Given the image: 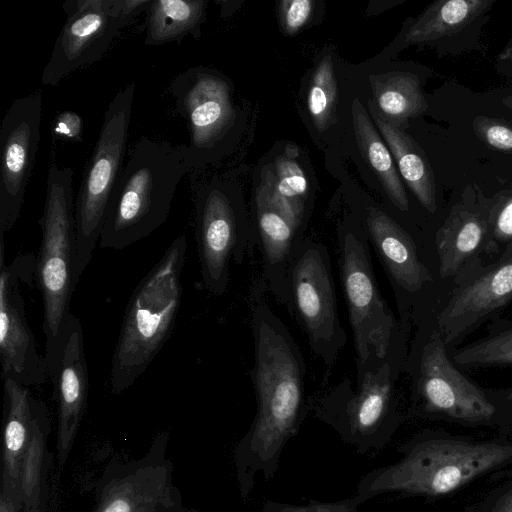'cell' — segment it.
Masks as SVG:
<instances>
[{
    "label": "cell",
    "mask_w": 512,
    "mask_h": 512,
    "mask_svg": "<svg viewBox=\"0 0 512 512\" xmlns=\"http://www.w3.org/2000/svg\"><path fill=\"white\" fill-rule=\"evenodd\" d=\"M351 114L355 138L363 159L378 178L394 207L400 212H408V196L394 158L358 98L352 101Z\"/></svg>",
    "instance_id": "obj_24"
},
{
    "label": "cell",
    "mask_w": 512,
    "mask_h": 512,
    "mask_svg": "<svg viewBox=\"0 0 512 512\" xmlns=\"http://www.w3.org/2000/svg\"><path fill=\"white\" fill-rule=\"evenodd\" d=\"M472 128L477 138L486 146L512 155V122L478 115L472 121Z\"/></svg>",
    "instance_id": "obj_34"
},
{
    "label": "cell",
    "mask_w": 512,
    "mask_h": 512,
    "mask_svg": "<svg viewBox=\"0 0 512 512\" xmlns=\"http://www.w3.org/2000/svg\"><path fill=\"white\" fill-rule=\"evenodd\" d=\"M261 281L249 293L254 342L251 378L256 395V414L235 447L234 463L240 495L247 500L255 477L271 480L288 441L295 436L309 409L306 366L300 347L287 326L265 299Z\"/></svg>",
    "instance_id": "obj_1"
},
{
    "label": "cell",
    "mask_w": 512,
    "mask_h": 512,
    "mask_svg": "<svg viewBox=\"0 0 512 512\" xmlns=\"http://www.w3.org/2000/svg\"><path fill=\"white\" fill-rule=\"evenodd\" d=\"M311 0H284L279 3V21L285 34L293 35L308 22L313 11Z\"/></svg>",
    "instance_id": "obj_36"
},
{
    "label": "cell",
    "mask_w": 512,
    "mask_h": 512,
    "mask_svg": "<svg viewBox=\"0 0 512 512\" xmlns=\"http://www.w3.org/2000/svg\"><path fill=\"white\" fill-rule=\"evenodd\" d=\"M206 4L205 0H152L146 10L144 44L149 46L181 41L188 34L199 38Z\"/></svg>",
    "instance_id": "obj_27"
},
{
    "label": "cell",
    "mask_w": 512,
    "mask_h": 512,
    "mask_svg": "<svg viewBox=\"0 0 512 512\" xmlns=\"http://www.w3.org/2000/svg\"><path fill=\"white\" fill-rule=\"evenodd\" d=\"M188 171L185 145L141 137L113 187L99 247L120 250L159 228Z\"/></svg>",
    "instance_id": "obj_4"
},
{
    "label": "cell",
    "mask_w": 512,
    "mask_h": 512,
    "mask_svg": "<svg viewBox=\"0 0 512 512\" xmlns=\"http://www.w3.org/2000/svg\"><path fill=\"white\" fill-rule=\"evenodd\" d=\"M83 121L73 111H63L56 115L51 124L54 139L66 142H78L82 138Z\"/></svg>",
    "instance_id": "obj_38"
},
{
    "label": "cell",
    "mask_w": 512,
    "mask_h": 512,
    "mask_svg": "<svg viewBox=\"0 0 512 512\" xmlns=\"http://www.w3.org/2000/svg\"><path fill=\"white\" fill-rule=\"evenodd\" d=\"M152 0H67V15L41 83L55 86L78 69L100 60L120 31Z\"/></svg>",
    "instance_id": "obj_12"
},
{
    "label": "cell",
    "mask_w": 512,
    "mask_h": 512,
    "mask_svg": "<svg viewBox=\"0 0 512 512\" xmlns=\"http://www.w3.org/2000/svg\"><path fill=\"white\" fill-rule=\"evenodd\" d=\"M256 243L261 255V279L282 305L290 302V266L302 243L301 229L289 209L262 182L255 197Z\"/></svg>",
    "instance_id": "obj_20"
},
{
    "label": "cell",
    "mask_w": 512,
    "mask_h": 512,
    "mask_svg": "<svg viewBox=\"0 0 512 512\" xmlns=\"http://www.w3.org/2000/svg\"><path fill=\"white\" fill-rule=\"evenodd\" d=\"M451 284L431 313L449 350L512 302V243L493 262H478Z\"/></svg>",
    "instance_id": "obj_13"
},
{
    "label": "cell",
    "mask_w": 512,
    "mask_h": 512,
    "mask_svg": "<svg viewBox=\"0 0 512 512\" xmlns=\"http://www.w3.org/2000/svg\"><path fill=\"white\" fill-rule=\"evenodd\" d=\"M19 508L3 494H0V512H18Z\"/></svg>",
    "instance_id": "obj_39"
},
{
    "label": "cell",
    "mask_w": 512,
    "mask_h": 512,
    "mask_svg": "<svg viewBox=\"0 0 512 512\" xmlns=\"http://www.w3.org/2000/svg\"><path fill=\"white\" fill-rule=\"evenodd\" d=\"M289 283L288 310L323 362L326 384L347 335L339 319L330 256L323 244L303 239L290 266Z\"/></svg>",
    "instance_id": "obj_10"
},
{
    "label": "cell",
    "mask_w": 512,
    "mask_h": 512,
    "mask_svg": "<svg viewBox=\"0 0 512 512\" xmlns=\"http://www.w3.org/2000/svg\"><path fill=\"white\" fill-rule=\"evenodd\" d=\"M4 382V450L2 490L19 509L22 504L21 468L30 440L35 416L42 401L35 398L28 387L13 379Z\"/></svg>",
    "instance_id": "obj_22"
},
{
    "label": "cell",
    "mask_w": 512,
    "mask_h": 512,
    "mask_svg": "<svg viewBox=\"0 0 512 512\" xmlns=\"http://www.w3.org/2000/svg\"><path fill=\"white\" fill-rule=\"evenodd\" d=\"M135 90V83L131 82L119 90L109 103L93 153L84 168L75 199V286L99 243L106 207L120 175Z\"/></svg>",
    "instance_id": "obj_8"
},
{
    "label": "cell",
    "mask_w": 512,
    "mask_h": 512,
    "mask_svg": "<svg viewBox=\"0 0 512 512\" xmlns=\"http://www.w3.org/2000/svg\"><path fill=\"white\" fill-rule=\"evenodd\" d=\"M416 326L403 369L410 379L406 418L494 427L493 404L452 361L431 314Z\"/></svg>",
    "instance_id": "obj_6"
},
{
    "label": "cell",
    "mask_w": 512,
    "mask_h": 512,
    "mask_svg": "<svg viewBox=\"0 0 512 512\" xmlns=\"http://www.w3.org/2000/svg\"><path fill=\"white\" fill-rule=\"evenodd\" d=\"M169 91L176 111L188 125V168H198L214 154L234 124L230 85L210 70L192 67L171 81Z\"/></svg>",
    "instance_id": "obj_15"
},
{
    "label": "cell",
    "mask_w": 512,
    "mask_h": 512,
    "mask_svg": "<svg viewBox=\"0 0 512 512\" xmlns=\"http://www.w3.org/2000/svg\"><path fill=\"white\" fill-rule=\"evenodd\" d=\"M44 358L58 408L57 448L62 465L80 427L89 385L83 329L71 312L56 333L46 338Z\"/></svg>",
    "instance_id": "obj_18"
},
{
    "label": "cell",
    "mask_w": 512,
    "mask_h": 512,
    "mask_svg": "<svg viewBox=\"0 0 512 512\" xmlns=\"http://www.w3.org/2000/svg\"><path fill=\"white\" fill-rule=\"evenodd\" d=\"M42 238L35 260V279L44 308L43 331L53 336L70 313L75 289L73 267L76 253L73 170L51 159L43 215Z\"/></svg>",
    "instance_id": "obj_7"
},
{
    "label": "cell",
    "mask_w": 512,
    "mask_h": 512,
    "mask_svg": "<svg viewBox=\"0 0 512 512\" xmlns=\"http://www.w3.org/2000/svg\"><path fill=\"white\" fill-rule=\"evenodd\" d=\"M498 59L501 61L512 62V38L506 47L500 52Z\"/></svg>",
    "instance_id": "obj_40"
},
{
    "label": "cell",
    "mask_w": 512,
    "mask_h": 512,
    "mask_svg": "<svg viewBox=\"0 0 512 512\" xmlns=\"http://www.w3.org/2000/svg\"><path fill=\"white\" fill-rule=\"evenodd\" d=\"M502 102L505 107H507L508 109H510L512 111V96H508V97L504 98Z\"/></svg>",
    "instance_id": "obj_41"
},
{
    "label": "cell",
    "mask_w": 512,
    "mask_h": 512,
    "mask_svg": "<svg viewBox=\"0 0 512 512\" xmlns=\"http://www.w3.org/2000/svg\"><path fill=\"white\" fill-rule=\"evenodd\" d=\"M366 501L368 500L358 494L334 502L309 500L306 504L297 505L266 500L261 512H361L359 507Z\"/></svg>",
    "instance_id": "obj_35"
},
{
    "label": "cell",
    "mask_w": 512,
    "mask_h": 512,
    "mask_svg": "<svg viewBox=\"0 0 512 512\" xmlns=\"http://www.w3.org/2000/svg\"><path fill=\"white\" fill-rule=\"evenodd\" d=\"M368 107L405 183L422 207L428 213H435V177L426 154L411 136L386 121L377 111L373 101L368 100Z\"/></svg>",
    "instance_id": "obj_23"
},
{
    "label": "cell",
    "mask_w": 512,
    "mask_h": 512,
    "mask_svg": "<svg viewBox=\"0 0 512 512\" xmlns=\"http://www.w3.org/2000/svg\"><path fill=\"white\" fill-rule=\"evenodd\" d=\"M489 234L485 253L500 255L512 243V183L488 198Z\"/></svg>",
    "instance_id": "obj_32"
},
{
    "label": "cell",
    "mask_w": 512,
    "mask_h": 512,
    "mask_svg": "<svg viewBox=\"0 0 512 512\" xmlns=\"http://www.w3.org/2000/svg\"><path fill=\"white\" fill-rule=\"evenodd\" d=\"M484 391L495 408L494 427L512 434V386Z\"/></svg>",
    "instance_id": "obj_37"
},
{
    "label": "cell",
    "mask_w": 512,
    "mask_h": 512,
    "mask_svg": "<svg viewBox=\"0 0 512 512\" xmlns=\"http://www.w3.org/2000/svg\"><path fill=\"white\" fill-rule=\"evenodd\" d=\"M494 0H438L426 7L404 36L407 44L453 35L490 10Z\"/></svg>",
    "instance_id": "obj_25"
},
{
    "label": "cell",
    "mask_w": 512,
    "mask_h": 512,
    "mask_svg": "<svg viewBox=\"0 0 512 512\" xmlns=\"http://www.w3.org/2000/svg\"><path fill=\"white\" fill-rule=\"evenodd\" d=\"M186 236L176 237L134 289L112 354L110 388L120 395L146 371L168 340L178 316Z\"/></svg>",
    "instance_id": "obj_5"
},
{
    "label": "cell",
    "mask_w": 512,
    "mask_h": 512,
    "mask_svg": "<svg viewBox=\"0 0 512 512\" xmlns=\"http://www.w3.org/2000/svg\"><path fill=\"white\" fill-rule=\"evenodd\" d=\"M486 334L449 352L461 368L512 367V318L491 319Z\"/></svg>",
    "instance_id": "obj_28"
},
{
    "label": "cell",
    "mask_w": 512,
    "mask_h": 512,
    "mask_svg": "<svg viewBox=\"0 0 512 512\" xmlns=\"http://www.w3.org/2000/svg\"><path fill=\"white\" fill-rule=\"evenodd\" d=\"M263 181L289 209L302 230L308 181L301 166L293 158L281 155L269 166Z\"/></svg>",
    "instance_id": "obj_29"
},
{
    "label": "cell",
    "mask_w": 512,
    "mask_h": 512,
    "mask_svg": "<svg viewBox=\"0 0 512 512\" xmlns=\"http://www.w3.org/2000/svg\"><path fill=\"white\" fill-rule=\"evenodd\" d=\"M4 238L0 240V364L2 379H13L29 387L48 379L45 358L38 350L29 327L20 285L35 278L31 253L4 261Z\"/></svg>",
    "instance_id": "obj_16"
},
{
    "label": "cell",
    "mask_w": 512,
    "mask_h": 512,
    "mask_svg": "<svg viewBox=\"0 0 512 512\" xmlns=\"http://www.w3.org/2000/svg\"><path fill=\"white\" fill-rule=\"evenodd\" d=\"M167 465H143L109 480L94 512H176Z\"/></svg>",
    "instance_id": "obj_21"
},
{
    "label": "cell",
    "mask_w": 512,
    "mask_h": 512,
    "mask_svg": "<svg viewBox=\"0 0 512 512\" xmlns=\"http://www.w3.org/2000/svg\"><path fill=\"white\" fill-rule=\"evenodd\" d=\"M410 328L400 321L385 357L369 358L356 368V388L344 378L310 398L313 416L332 427L360 455L375 457L383 451L406 419L396 384L404 369Z\"/></svg>",
    "instance_id": "obj_3"
},
{
    "label": "cell",
    "mask_w": 512,
    "mask_h": 512,
    "mask_svg": "<svg viewBox=\"0 0 512 512\" xmlns=\"http://www.w3.org/2000/svg\"><path fill=\"white\" fill-rule=\"evenodd\" d=\"M488 220V197L476 183H468L435 234L440 280L452 282L482 261L488 241Z\"/></svg>",
    "instance_id": "obj_19"
},
{
    "label": "cell",
    "mask_w": 512,
    "mask_h": 512,
    "mask_svg": "<svg viewBox=\"0 0 512 512\" xmlns=\"http://www.w3.org/2000/svg\"><path fill=\"white\" fill-rule=\"evenodd\" d=\"M337 240L339 276L358 368L369 358L385 357L400 321L380 293L361 224H341Z\"/></svg>",
    "instance_id": "obj_9"
},
{
    "label": "cell",
    "mask_w": 512,
    "mask_h": 512,
    "mask_svg": "<svg viewBox=\"0 0 512 512\" xmlns=\"http://www.w3.org/2000/svg\"><path fill=\"white\" fill-rule=\"evenodd\" d=\"M42 95L15 99L0 127V235L18 220L40 142Z\"/></svg>",
    "instance_id": "obj_17"
},
{
    "label": "cell",
    "mask_w": 512,
    "mask_h": 512,
    "mask_svg": "<svg viewBox=\"0 0 512 512\" xmlns=\"http://www.w3.org/2000/svg\"><path fill=\"white\" fill-rule=\"evenodd\" d=\"M49 429V414L44 402L35 416L30 440L21 468V496L26 509L38 508L44 444Z\"/></svg>",
    "instance_id": "obj_30"
},
{
    "label": "cell",
    "mask_w": 512,
    "mask_h": 512,
    "mask_svg": "<svg viewBox=\"0 0 512 512\" xmlns=\"http://www.w3.org/2000/svg\"><path fill=\"white\" fill-rule=\"evenodd\" d=\"M369 81L377 111L395 127L402 129L410 118L419 116L428 108L419 78L412 73L370 75Z\"/></svg>",
    "instance_id": "obj_26"
},
{
    "label": "cell",
    "mask_w": 512,
    "mask_h": 512,
    "mask_svg": "<svg viewBox=\"0 0 512 512\" xmlns=\"http://www.w3.org/2000/svg\"><path fill=\"white\" fill-rule=\"evenodd\" d=\"M361 226L392 287L399 317L411 327L438 302L436 276L415 237L390 214L368 206Z\"/></svg>",
    "instance_id": "obj_11"
},
{
    "label": "cell",
    "mask_w": 512,
    "mask_h": 512,
    "mask_svg": "<svg viewBox=\"0 0 512 512\" xmlns=\"http://www.w3.org/2000/svg\"><path fill=\"white\" fill-rule=\"evenodd\" d=\"M497 484L479 500L465 507V512H512V468L491 474Z\"/></svg>",
    "instance_id": "obj_33"
},
{
    "label": "cell",
    "mask_w": 512,
    "mask_h": 512,
    "mask_svg": "<svg viewBox=\"0 0 512 512\" xmlns=\"http://www.w3.org/2000/svg\"><path fill=\"white\" fill-rule=\"evenodd\" d=\"M401 457L369 471L356 494L441 498L512 465V439L479 440L444 430L418 432L396 448Z\"/></svg>",
    "instance_id": "obj_2"
},
{
    "label": "cell",
    "mask_w": 512,
    "mask_h": 512,
    "mask_svg": "<svg viewBox=\"0 0 512 512\" xmlns=\"http://www.w3.org/2000/svg\"><path fill=\"white\" fill-rule=\"evenodd\" d=\"M195 239L205 289L221 296L228 288L231 262L241 264L254 241L229 193L210 184L195 192Z\"/></svg>",
    "instance_id": "obj_14"
},
{
    "label": "cell",
    "mask_w": 512,
    "mask_h": 512,
    "mask_svg": "<svg viewBox=\"0 0 512 512\" xmlns=\"http://www.w3.org/2000/svg\"><path fill=\"white\" fill-rule=\"evenodd\" d=\"M25 512H39V509L38 508L26 509Z\"/></svg>",
    "instance_id": "obj_42"
},
{
    "label": "cell",
    "mask_w": 512,
    "mask_h": 512,
    "mask_svg": "<svg viewBox=\"0 0 512 512\" xmlns=\"http://www.w3.org/2000/svg\"><path fill=\"white\" fill-rule=\"evenodd\" d=\"M337 98L333 61L327 55L315 67L307 91L308 112L318 131H325L334 122Z\"/></svg>",
    "instance_id": "obj_31"
}]
</instances>
